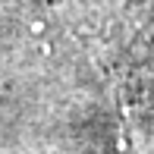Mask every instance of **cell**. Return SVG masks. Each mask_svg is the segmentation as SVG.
Returning a JSON list of instances; mask_svg holds the SVG:
<instances>
[{
  "instance_id": "7a4b0ae2",
  "label": "cell",
  "mask_w": 154,
  "mask_h": 154,
  "mask_svg": "<svg viewBox=\"0 0 154 154\" xmlns=\"http://www.w3.org/2000/svg\"><path fill=\"white\" fill-rule=\"evenodd\" d=\"M38 54H41V57H51V54H54V44H51V41H38Z\"/></svg>"
},
{
  "instance_id": "6da1fadb",
  "label": "cell",
  "mask_w": 154,
  "mask_h": 154,
  "mask_svg": "<svg viewBox=\"0 0 154 154\" xmlns=\"http://www.w3.org/2000/svg\"><path fill=\"white\" fill-rule=\"evenodd\" d=\"M29 29H32V35H35V38H44V32H47V25L41 22V19H35V22L29 25Z\"/></svg>"
}]
</instances>
